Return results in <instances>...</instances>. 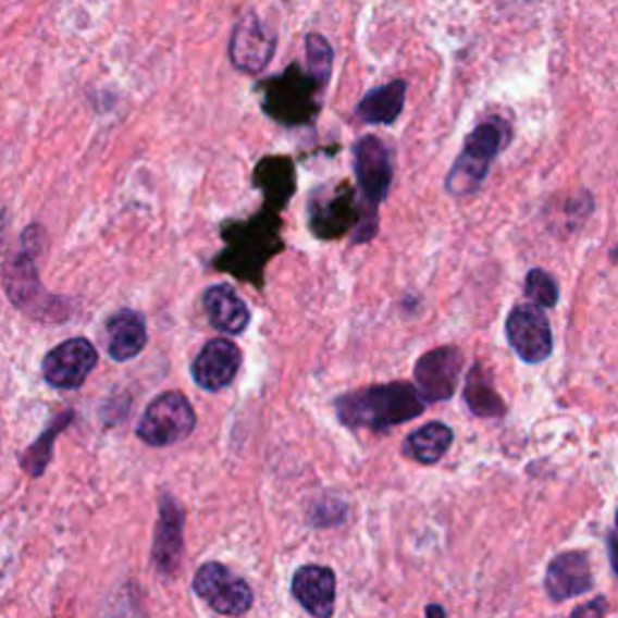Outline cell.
Wrapping results in <instances>:
<instances>
[{
    "label": "cell",
    "mask_w": 618,
    "mask_h": 618,
    "mask_svg": "<svg viewBox=\"0 0 618 618\" xmlns=\"http://www.w3.org/2000/svg\"><path fill=\"white\" fill-rule=\"evenodd\" d=\"M336 411L341 423L348 428L384 430L413 421L425 411V401L411 384L392 382L366 386V390L341 396Z\"/></svg>",
    "instance_id": "cell-1"
},
{
    "label": "cell",
    "mask_w": 618,
    "mask_h": 618,
    "mask_svg": "<svg viewBox=\"0 0 618 618\" xmlns=\"http://www.w3.org/2000/svg\"><path fill=\"white\" fill-rule=\"evenodd\" d=\"M510 124L500 116H491L467 136V143L459 152V158L447 176V191L452 196H471L481 189V184L489 176L491 164L498 158L500 150L510 143Z\"/></svg>",
    "instance_id": "cell-2"
},
{
    "label": "cell",
    "mask_w": 618,
    "mask_h": 618,
    "mask_svg": "<svg viewBox=\"0 0 618 618\" xmlns=\"http://www.w3.org/2000/svg\"><path fill=\"white\" fill-rule=\"evenodd\" d=\"M39 242H41V227L35 225L25 230V235H22V249L13 261H8L3 281H5V293L17 309L47 322V319H59L53 314V305H61V300L59 297H51L39 283V273H37V254L41 247Z\"/></svg>",
    "instance_id": "cell-3"
},
{
    "label": "cell",
    "mask_w": 618,
    "mask_h": 618,
    "mask_svg": "<svg viewBox=\"0 0 618 618\" xmlns=\"http://www.w3.org/2000/svg\"><path fill=\"white\" fill-rule=\"evenodd\" d=\"M194 428L196 413L191 401L182 392H164L148 404L136 433L152 447H170L189 437Z\"/></svg>",
    "instance_id": "cell-4"
},
{
    "label": "cell",
    "mask_w": 618,
    "mask_h": 618,
    "mask_svg": "<svg viewBox=\"0 0 618 618\" xmlns=\"http://www.w3.org/2000/svg\"><path fill=\"white\" fill-rule=\"evenodd\" d=\"M317 90L319 85L312 75L291 65L283 75L263 85V107L283 124H307L317 114Z\"/></svg>",
    "instance_id": "cell-5"
},
{
    "label": "cell",
    "mask_w": 618,
    "mask_h": 618,
    "mask_svg": "<svg viewBox=\"0 0 618 618\" xmlns=\"http://www.w3.org/2000/svg\"><path fill=\"white\" fill-rule=\"evenodd\" d=\"M194 592L213 611L223 616H242L254 604V592L249 584L218 560L206 563V566L196 570Z\"/></svg>",
    "instance_id": "cell-6"
},
{
    "label": "cell",
    "mask_w": 618,
    "mask_h": 618,
    "mask_svg": "<svg viewBox=\"0 0 618 618\" xmlns=\"http://www.w3.org/2000/svg\"><path fill=\"white\" fill-rule=\"evenodd\" d=\"M505 334L512 350L529 366H539L554 353V334L541 307L517 305L505 322Z\"/></svg>",
    "instance_id": "cell-7"
},
{
    "label": "cell",
    "mask_w": 618,
    "mask_h": 618,
    "mask_svg": "<svg viewBox=\"0 0 618 618\" xmlns=\"http://www.w3.org/2000/svg\"><path fill=\"white\" fill-rule=\"evenodd\" d=\"M97 368V348L87 338H69L44 358V380L53 390H77Z\"/></svg>",
    "instance_id": "cell-8"
},
{
    "label": "cell",
    "mask_w": 618,
    "mask_h": 618,
    "mask_svg": "<svg viewBox=\"0 0 618 618\" xmlns=\"http://www.w3.org/2000/svg\"><path fill=\"white\" fill-rule=\"evenodd\" d=\"M356 176L360 196L368 213L378 218V208L392 186V158L384 143L374 136H366L356 146Z\"/></svg>",
    "instance_id": "cell-9"
},
{
    "label": "cell",
    "mask_w": 618,
    "mask_h": 618,
    "mask_svg": "<svg viewBox=\"0 0 618 618\" xmlns=\"http://www.w3.org/2000/svg\"><path fill=\"white\" fill-rule=\"evenodd\" d=\"M464 372V356L459 348H435L416 362V392L423 401H447L455 394Z\"/></svg>",
    "instance_id": "cell-10"
},
{
    "label": "cell",
    "mask_w": 618,
    "mask_h": 618,
    "mask_svg": "<svg viewBox=\"0 0 618 618\" xmlns=\"http://www.w3.org/2000/svg\"><path fill=\"white\" fill-rule=\"evenodd\" d=\"M275 37L273 32L263 25L259 15H245L237 27L232 29L230 39V61L242 73H259L273 59Z\"/></svg>",
    "instance_id": "cell-11"
},
{
    "label": "cell",
    "mask_w": 618,
    "mask_h": 618,
    "mask_svg": "<svg viewBox=\"0 0 618 618\" xmlns=\"http://www.w3.org/2000/svg\"><path fill=\"white\" fill-rule=\"evenodd\" d=\"M242 368V350L227 338H213L198 353L191 374L206 392H220L235 382Z\"/></svg>",
    "instance_id": "cell-12"
},
{
    "label": "cell",
    "mask_w": 618,
    "mask_h": 618,
    "mask_svg": "<svg viewBox=\"0 0 618 618\" xmlns=\"http://www.w3.org/2000/svg\"><path fill=\"white\" fill-rule=\"evenodd\" d=\"M184 551V515L174 498L164 495L160 500L158 527H154V544H152V563L160 570V576H172L180 568Z\"/></svg>",
    "instance_id": "cell-13"
},
{
    "label": "cell",
    "mask_w": 618,
    "mask_h": 618,
    "mask_svg": "<svg viewBox=\"0 0 618 618\" xmlns=\"http://www.w3.org/2000/svg\"><path fill=\"white\" fill-rule=\"evenodd\" d=\"M592 568L588 554L568 551L548 563L546 570V592L554 602H568L592 590Z\"/></svg>",
    "instance_id": "cell-14"
},
{
    "label": "cell",
    "mask_w": 618,
    "mask_h": 618,
    "mask_svg": "<svg viewBox=\"0 0 618 618\" xmlns=\"http://www.w3.org/2000/svg\"><path fill=\"white\" fill-rule=\"evenodd\" d=\"M293 597L307 614L326 618L334 614L336 576L326 566H302L293 576Z\"/></svg>",
    "instance_id": "cell-15"
},
{
    "label": "cell",
    "mask_w": 618,
    "mask_h": 618,
    "mask_svg": "<svg viewBox=\"0 0 618 618\" xmlns=\"http://www.w3.org/2000/svg\"><path fill=\"white\" fill-rule=\"evenodd\" d=\"M148 344V326L134 309H121L109 317L107 322V350L109 358L116 362H126L143 353Z\"/></svg>",
    "instance_id": "cell-16"
},
{
    "label": "cell",
    "mask_w": 618,
    "mask_h": 618,
    "mask_svg": "<svg viewBox=\"0 0 618 618\" xmlns=\"http://www.w3.org/2000/svg\"><path fill=\"white\" fill-rule=\"evenodd\" d=\"M203 309L208 322L223 334H242L249 324V307L230 288V285H213L203 295Z\"/></svg>",
    "instance_id": "cell-17"
},
{
    "label": "cell",
    "mask_w": 618,
    "mask_h": 618,
    "mask_svg": "<svg viewBox=\"0 0 618 618\" xmlns=\"http://www.w3.org/2000/svg\"><path fill=\"white\" fill-rule=\"evenodd\" d=\"M353 218H358V213H353V194L350 189L341 191L336 196H317V201L312 203V211H309V220H312V227L317 235L322 237H338L341 232H346V227L353 223Z\"/></svg>",
    "instance_id": "cell-18"
},
{
    "label": "cell",
    "mask_w": 618,
    "mask_h": 618,
    "mask_svg": "<svg viewBox=\"0 0 618 618\" xmlns=\"http://www.w3.org/2000/svg\"><path fill=\"white\" fill-rule=\"evenodd\" d=\"M404 99H406L404 81L386 83L360 99L358 116L362 121H368V124H392V121H396V116L401 114Z\"/></svg>",
    "instance_id": "cell-19"
},
{
    "label": "cell",
    "mask_w": 618,
    "mask_h": 618,
    "mask_svg": "<svg viewBox=\"0 0 618 618\" xmlns=\"http://www.w3.org/2000/svg\"><path fill=\"white\" fill-rule=\"evenodd\" d=\"M452 440H455L452 428L447 423L433 421V423H425L423 428L413 430V433L406 437L404 452L408 457L421 464H437L447 455Z\"/></svg>",
    "instance_id": "cell-20"
},
{
    "label": "cell",
    "mask_w": 618,
    "mask_h": 618,
    "mask_svg": "<svg viewBox=\"0 0 618 618\" xmlns=\"http://www.w3.org/2000/svg\"><path fill=\"white\" fill-rule=\"evenodd\" d=\"M273 232L269 227L257 230V220L249 223L247 230H239L235 235V245L227 249V257H232L230 269L242 275L245 269L259 271L263 259L269 257V237Z\"/></svg>",
    "instance_id": "cell-21"
},
{
    "label": "cell",
    "mask_w": 618,
    "mask_h": 618,
    "mask_svg": "<svg viewBox=\"0 0 618 618\" xmlns=\"http://www.w3.org/2000/svg\"><path fill=\"white\" fill-rule=\"evenodd\" d=\"M464 396H467L469 408L481 418H498L505 413V404L498 396V392L493 390V384L489 380V372L483 370L481 362L471 368L467 386H464Z\"/></svg>",
    "instance_id": "cell-22"
},
{
    "label": "cell",
    "mask_w": 618,
    "mask_h": 618,
    "mask_svg": "<svg viewBox=\"0 0 618 618\" xmlns=\"http://www.w3.org/2000/svg\"><path fill=\"white\" fill-rule=\"evenodd\" d=\"M73 421V411H63L57 421H53L47 430H44L41 437L37 440L35 445H32L25 455H22L20 464H22V471L29 473L32 479H39L44 471H47L49 461H51V452H53V440H57L65 428L71 425Z\"/></svg>",
    "instance_id": "cell-23"
},
{
    "label": "cell",
    "mask_w": 618,
    "mask_h": 618,
    "mask_svg": "<svg viewBox=\"0 0 618 618\" xmlns=\"http://www.w3.org/2000/svg\"><path fill=\"white\" fill-rule=\"evenodd\" d=\"M524 291H527L529 300H532L541 309L556 307V302H558V283L554 281V275H548L546 271H541V269H532L527 273Z\"/></svg>",
    "instance_id": "cell-24"
},
{
    "label": "cell",
    "mask_w": 618,
    "mask_h": 618,
    "mask_svg": "<svg viewBox=\"0 0 618 618\" xmlns=\"http://www.w3.org/2000/svg\"><path fill=\"white\" fill-rule=\"evenodd\" d=\"M307 61H309V75L314 77V83L322 87L331 75V47L322 35H309L307 37Z\"/></svg>",
    "instance_id": "cell-25"
},
{
    "label": "cell",
    "mask_w": 618,
    "mask_h": 618,
    "mask_svg": "<svg viewBox=\"0 0 618 618\" xmlns=\"http://www.w3.org/2000/svg\"><path fill=\"white\" fill-rule=\"evenodd\" d=\"M606 611H609V606H606V602L604 600H594L590 604L578 606V609L572 611V616H604Z\"/></svg>",
    "instance_id": "cell-26"
},
{
    "label": "cell",
    "mask_w": 618,
    "mask_h": 618,
    "mask_svg": "<svg viewBox=\"0 0 618 618\" xmlns=\"http://www.w3.org/2000/svg\"><path fill=\"white\" fill-rule=\"evenodd\" d=\"M425 614H440V616H445L447 611L443 609V606H428V609H425Z\"/></svg>",
    "instance_id": "cell-27"
}]
</instances>
